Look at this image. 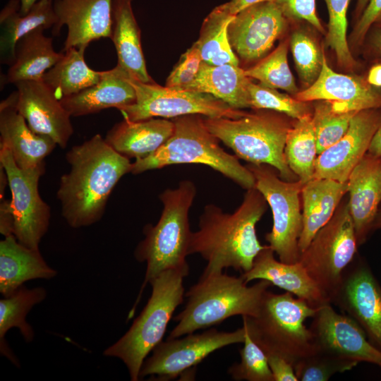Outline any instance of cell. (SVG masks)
<instances>
[{
  "label": "cell",
  "mask_w": 381,
  "mask_h": 381,
  "mask_svg": "<svg viewBox=\"0 0 381 381\" xmlns=\"http://www.w3.org/2000/svg\"><path fill=\"white\" fill-rule=\"evenodd\" d=\"M66 159L70 169L61 176L56 192L61 214L71 227L90 226L102 218L112 190L131 172L133 163L100 134L72 147Z\"/></svg>",
  "instance_id": "6da1fadb"
},
{
  "label": "cell",
  "mask_w": 381,
  "mask_h": 381,
  "mask_svg": "<svg viewBox=\"0 0 381 381\" xmlns=\"http://www.w3.org/2000/svg\"><path fill=\"white\" fill-rule=\"evenodd\" d=\"M243 202L232 213L219 207L205 206L198 230L191 233L188 254H200L207 264L203 272L231 267L241 274L249 271L257 255L267 246L260 244L256 224L267 209V202L255 187L246 190Z\"/></svg>",
  "instance_id": "7a4b0ae2"
},
{
  "label": "cell",
  "mask_w": 381,
  "mask_h": 381,
  "mask_svg": "<svg viewBox=\"0 0 381 381\" xmlns=\"http://www.w3.org/2000/svg\"><path fill=\"white\" fill-rule=\"evenodd\" d=\"M196 186L190 180H183L175 188H167L159 195L163 210L155 225L147 224L145 238L137 246L135 257L147 265L145 279L128 319L135 314L138 303L147 283L162 272L175 270L188 275L186 262L192 231L188 213L196 195Z\"/></svg>",
  "instance_id": "3957f363"
},
{
  "label": "cell",
  "mask_w": 381,
  "mask_h": 381,
  "mask_svg": "<svg viewBox=\"0 0 381 381\" xmlns=\"http://www.w3.org/2000/svg\"><path fill=\"white\" fill-rule=\"evenodd\" d=\"M271 285L268 281L260 279L248 286L241 276H230L222 271L203 272L186 293V305L174 318L177 325L167 339L194 333L235 315L255 317Z\"/></svg>",
  "instance_id": "277c9868"
},
{
  "label": "cell",
  "mask_w": 381,
  "mask_h": 381,
  "mask_svg": "<svg viewBox=\"0 0 381 381\" xmlns=\"http://www.w3.org/2000/svg\"><path fill=\"white\" fill-rule=\"evenodd\" d=\"M174 131L156 152L132 164L133 174L179 164L208 166L244 189L255 186L253 173L243 166L236 155L219 145V139L207 127L200 114H186L171 119Z\"/></svg>",
  "instance_id": "5b68a950"
},
{
  "label": "cell",
  "mask_w": 381,
  "mask_h": 381,
  "mask_svg": "<svg viewBox=\"0 0 381 381\" xmlns=\"http://www.w3.org/2000/svg\"><path fill=\"white\" fill-rule=\"evenodd\" d=\"M286 292H265L255 317L243 316V326L266 355H278L293 365L315 350L313 335L305 325L318 308Z\"/></svg>",
  "instance_id": "8992f818"
},
{
  "label": "cell",
  "mask_w": 381,
  "mask_h": 381,
  "mask_svg": "<svg viewBox=\"0 0 381 381\" xmlns=\"http://www.w3.org/2000/svg\"><path fill=\"white\" fill-rule=\"evenodd\" d=\"M237 119L205 118V122L219 141L238 159L250 164H268L286 181L298 180L288 166L284 147L290 125L275 111L256 109Z\"/></svg>",
  "instance_id": "52a82bcc"
},
{
  "label": "cell",
  "mask_w": 381,
  "mask_h": 381,
  "mask_svg": "<svg viewBox=\"0 0 381 381\" xmlns=\"http://www.w3.org/2000/svg\"><path fill=\"white\" fill-rule=\"evenodd\" d=\"M186 276L183 272L167 270L150 280L152 294L146 306L126 334L104 350V356L124 363L132 381L140 380L143 362L162 341L174 312L183 303Z\"/></svg>",
  "instance_id": "ba28073f"
},
{
  "label": "cell",
  "mask_w": 381,
  "mask_h": 381,
  "mask_svg": "<svg viewBox=\"0 0 381 381\" xmlns=\"http://www.w3.org/2000/svg\"><path fill=\"white\" fill-rule=\"evenodd\" d=\"M358 246L346 202L339 205L330 220L301 253L299 262L329 301L344 272L355 258Z\"/></svg>",
  "instance_id": "9c48e42d"
},
{
  "label": "cell",
  "mask_w": 381,
  "mask_h": 381,
  "mask_svg": "<svg viewBox=\"0 0 381 381\" xmlns=\"http://www.w3.org/2000/svg\"><path fill=\"white\" fill-rule=\"evenodd\" d=\"M246 167L255 177V187L272 210L273 225L265 235L266 241L280 261L298 262L301 256L298 240L303 229L300 196L303 183L299 180L282 179L277 169L268 164L249 163Z\"/></svg>",
  "instance_id": "30bf717a"
},
{
  "label": "cell",
  "mask_w": 381,
  "mask_h": 381,
  "mask_svg": "<svg viewBox=\"0 0 381 381\" xmlns=\"http://www.w3.org/2000/svg\"><path fill=\"white\" fill-rule=\"evenodd\" d=\"M128 78L135 90L136 99L130 105L117 109L126 119L138 121L155 117L171 119L186 114L237 119L246 114L207 93L164 87L155 82L143 83L128 75Z\"/></svg>",
  "instance_id": "8fae6325"
},
{
  "label": "cell",
  "mask_w": 381,
  "mask_h": 381,
  "mask_svg": "<svg viewBox=\"0 0 381 381\" xmlns=\"http://www.w3.org/2000/svg\"><path fill=\"white\" fill-rule=\"evenodd\" d=\"M0 164L4 167L11 190L13 234L26 247L39 249L50 220V207L41 198L38 184L44 165L32 169L19 168L8 148L0 145Z\"/></svg>",
  "instance_id": "7c38bea8"
},
{
  "label": "cell",
  "mask_w": 381,
  "mask_h": 381,
  "mask_svg": "<svg viewBox=\"0 0 381 381\" xmlns=\"http://www.w3.org/2000/svg\"><path fill=\"white\" fill-rule=\"evenodd\" d=\"M243 326L234 332L210 329L200 334H188L183 338L167 339L159 343L151 356L143 362L140 379L150 376L157 380H169L184 376L217 350L243 343Z\"/></svg>",
  "instance_id": "4fadbf2b"
},
{
  "label": "cell",
  "mask_w": 381,
  "mask_h": 381,
  "mask_svg": "<svg viewBox=\"0 0 381 381\" xmlns=\"http://www.w3.org/2000/svg\"><path fill=\"white\" fill-rule=\"evenodd\" d=\"M330 302L355 320L381 351V285L365 261L353 259Z\"/></svg>",
  "instance_id": "5bb4252c"
},
{
  "label": "cell",
  "mask_w": 381,
  "mask_h": 381,
  "mask_svg": "<svg viewBox=\"0 0 381 381\" xmlns=\"http://www.w3.org/2000/svg\"><path fill=\"white\" fill-rule=\"evenodd\" d=\"M287 20L277 4L271 1L250 6L235 15L227 33L239 61L251 63L265 57L286 30Z\"/></svg>",
  "instance_id": "9a60e30c"
},
{
  "label": "cell",
  "mask_w": 381,
  "mask_h": 381,
  "mask_svg": "<svg viewBox=\"0 0 381 381\" xmlns=\"http://www.w3.org/2000/svg\"><path fill=\"white\" fill-rule=\"evenodd\" d=\"M319 307L309 327L315 347L356 363L366 362L381 368V351L368 341L358 324L331 306Z\"/></svg>",
  "instance_id": "2e32d148"
},
{
  "label": "cell",
  "mask_w": 381,
  "mask_h": 381,
  "mask_svg": "<svg viewBox=\"0 0 381 381\" xmlns=\"http://www.w3.org/2000/svg\"><path fill=\"white\" fill-rule=\"evenodd\" d=\"M380 125V109L358 111L342 138L318 155L314 178L346 182L353 168L367 154Z\"/></svg>",
  "instance_id": "e0dca14e"
},
{
  "label": "cell",
  "mask_w": 381,
  "mask_h": 381,
  "mask_svg": "<svg viewBox=\"0 0 381 381\" xmlns=\"http://www.w3.org/2000/svg\"><path fill=\"white\" fill-rule=\"evenodd\" d=\"M17 87L16 107L36 133L52 139L65 148L73 133L71 115L42 80H23Z\"/></svg>",
  "instance_id": "ac0fdd59"
},
{
  "label": "cell",
  "mask_w": 381,
  "mask_h": 381,
  "mask_svg": "<svg viewBox=\"0 0 381 381\" xmlns=\"http://www.w3.org/2000/svg\"><path fill=\"white\" fill-rule=\"evenodd\" d=\"M113 0H53L56 23L52 34L66 25L68 33L62 52L70 48L86 49L90 42L111 38Z\"/></svg>",
  "instance_id": "d6986e66"
},
{
  "label": "cell",
  "mask_w": 381,
  "mask_h": 381,
  "mask_svg": "<svg viewBox=\"0 0 381 381\" xmlns=\"http://www.w3.org/2000/svg\"><path fill=\"white\" fill-rule=\"evenodd\" d=\"M295 98L302 102L326 100L341 111H359L381 109V90L370 85L358 76H351L334 71L327 64L325 55L320 73L306 90Z\"/></svg>",
  "instance_id": "ffe728a7"
},
{
  "label": "cell",
  "mask_w": 381,
  "mask_h": 381,
  "mask_svg": "<svg viewBox=\"0 0 381 381\" xmlns=\"http://www.w3.org/2000/svg\"><path fill=\"white\" fill-rule=\"evenodd\" d=\"M16 99L14 91L0 103V145L9 149L19 168L35 169L44 165V158L57 145L29 127L16 109Z\"/></svg>",
  "instance_id": "44dd1931"
},
{
  "label": "cell",
  "mask_w": 381,
  "mask_h": 381,
  "mask_svg": "<svg viewBox=\"0 0 381 381\" xmlns=\"http://www.w3.org/2000/svg\"><path fill=\"white\" fill-rule=\"evenodd\" d=\"M347 183L348 206L359 246L373 230L381 202V157L367 153L351 172Z\"/></svg>",
  "instance_id": "7402d4cb"
},
{
  "label": "cell",
  "mask_w": 381,
  "mask_h": 381,
  "mask_svg": "<svg viewBox=\"0 0 381 381\" xmlns=\"http://www.w3.org/2000/svg\"><path fill=\"white\" fill-rule=\"evenodd\" d=\"M274 253L270 246H267L257 255L252 268L241 274L246 284L255 279H264L305 300L314 308L331 303L299 261L296 263L278 261Z\"/></svg>",
  "instance_id": "603a6c76"
},
{
  "label": "cell",
  "mask_w": 381,
  "mask_h": 381,
  "mask_svg": "<svg viewBox=\"0 0 381 381\" xmlns=\"http://www.w3.org/2000/svg\"><path fill=\"white\" fill-rule=\"evenodd\" d=\"M171 119L150 118L131 121L123 119L107 133L104 140L116 152L131 159H143L156 152L173 135Z\"/></svg>",
  "instance_id": "cb8c5ba5"
},
{
  "label": "cell",
  "mask_w": 381,
  "mask_h": 381,
  "mask_svg": "<svg viewBox=\"0 0 381 381\" xmlns=\"http://www.w3.org/2000/svg\"><path fill=\"white\" fill-rule=\"evenodd\" d=\"M135 99V90L128 74L116 66L104 71L102 78L95 85L60 101L71 116L76 117L130 105Z\"/></svg>",
  "instance_id": "d4e9b609"
},
{
  "label": "cell",
  "mask_w": 381,
  "mask_h": 381,
  "mask_svg": "<svg viewBox=\"0 0 381 381\" xmlns=\"http://www.w3.org/2000/svg\"><path fill=\"white\" fill-rule=\"evenodd\" d=\"M348 183L329 179L313 178L301 190L303 229L298 240L300 253L310 243L317 232L332 217Z\"/></svg>",
  "instance_id": "484cf974"
},
{
  "label": "cell",
  "mask_w": 381,
  "mask_h": 381,
  "mask_svg": "<svg viewBox=\"0 0 381 381\" xmlns=\"http://www.w3.org/2000/svg\"><path fill=\"white\" fill-rule=\"evenodd\" d=\"M133 0H113L112 40L117 54L116 66L131 78L154 83L149 75L143 55L140 29L132 6Z\"/></svg>",
  "instance_id": "4316f807"
},
{
  "label": "cell",
  "mask_w": 381,
  "mask_h": 381,
  "mask_svg": "<svg viewBox=\"0 0 381 381\" xmlns=\"http://www.w3.org/2000/svg\"><path fill=\"white\" fill-rule=\"evenodd\" d=\"M57 274L50 267L39 249L30 248L18 241L13 235L0 241V292L8 296L35 279H52Z\"/></svg>",
  "instance_id": "83f0119b"
},
{
  "label": "cell",
  "mask_w": 381,
  "mask_h": 381,
  "mask_svg": "<svg viewBox=\"0 0 381 381\" xmlns=\"http://www.w3.org/2000/svg\"><path fill=\"white\" fill-rule=\"evenodd\" d=\"M19 0H9L0 12V61L11 66L16 46L23 36L38 28H53L57 18L53 0H37L26 14L20 12Z\"/></svg>",
  "instance_id": "f1b7e54d"
},
{
  "label": "cell",
  "mask_w": 381,
  "mask_h": 381,
  "mask_svg": "<svg viewBox=\"0 0 381 381\" xmlns=\"http://www.w3.org/2000/svg\"><path fill=\"white\" fill-rule=\"evenodd\" d=\"M44 28L35 29L20 38L16 46L15 59L4 77V83L40 80L63 56L53 47L52 38Z\"/></svg>",
  "instance_id": "f546056e"
},
{
  "label": "cell",
  "mask_w": 381,
  "mask_h": 381,
  "mask_svg": "<svg viewBox=\"0 0 381 381\" xmlns=\"http://www.w3.org/2000/svg\"><path fill=\"white\" fill-rule=\"evenodd\" d=\"M250 80L240 66L202 62L194 80L181 89L210 94L234 109H241L251 108L248 90Z\"/></svg>",
  "instance_id": "4dcf8cb0"
},
{
  "label": "cell",
  "mask_w": 381,
  "mask_h": 381,
  "mask_svg": "<svg viewBox=\"0 0 381 381\" xmlns=\"http://www.w3.org/2000/svg\"><path fill=\"white\" fill-rule=\"evenodd\" d=\"M85 49L70 48L62 58L43 75L42 80L60 100L97 83L104 71L90 68L85 61Z\"/></svg>",
  "instance_id": "1f68e13d"
},
{
  "label": "cell",
  "mask_w": 381,
  "mask_h": 381,
  "mask_svg": "<svg viewBox=\"0 0 381 381\" xmlns=\"http://www.w3.org/2000/svg\"><path fill=\"white\" fill-rule=\"evenodd\" d=\"M47 295L42 287L28 289L22 286L0 300V346L3 356L9 358L14 364L17 360L13 355L5 341L6 332L13 327H17L26 341L33 339L34 332L26 322V315L31 308L42 301Z\"/></svg>",
  "instance_id": "d6a6232c"
},
{
  "label": "cell",
  "mask_w": 381,
  "mask_h": 381,
  "mask_svg": "<svg viewBox=\"0 0 381 381\" xmlns=\"http://www.w3.org/2000/svg\"><path fill=\"white\" fill-rule=\"evenodd\" d=\"M234 16L225 3L214 8L205 18L196 41L203 62L211 65L240 66L227 33L228 25Z\"/></svg>",
  "instance_id": "836d02e7"
},
{
  "label": "cell",
  "mask_w": 381,
  "mask_h": 381,
  "mask_svg": "<svg viewBox=\"0 0 381 381\" xmlns=\"http://www.w3.org/2000/svg\"><path fill=\"white\" fill-rule=\"evenodd\" d=\"M284 155L290 169L303 184L314 178L318 155L312 114L296 119L289 128Z\"/></svg>",
  "instance_id": "e575fe53"
},
{
  "label": "cell",
  "mask_w": 381,
  "mask_h": 381,
  "mask_svg": "<svg viewBox=\"0 0 381 381\" xmlns=\"http://www.w3.org/2000/svg\"><path fill=\"white\" fill-rule=\"evenodd\" d=\"M287 52V42L284 41L255 65L244 69L245 75L265 86L296 95L298 90L288 64Z\"/></svg>",
  "instance_id": "d590c367"
},
{
  "label": "cell",
  "mask_w": 381,
  "mask_h": 381,
  "mask_svg": "<svg viewBox=\"0 0 381 381\" xmlns=\"http://www.w3.org/2000/svg\"><path fill=\"white\" fill-rule=\"evenodd\" d=\"M312 113L318 155L334 145L346 133L358 111H341L326 100H317Z\"/></svg>",
  "instance_id": "8d00e7d4"
},
{
  "label": "cell",
  "mask_w": 381,
  "mask_h": 381,
  "mask_svg": "<svg viewBox=\"0 0 381 381\" xmlns=\"http://www.w3.org/2000/svg\"><path fill=\"white\" fill-rule=\"evenodd\" d=\"M357 364L315 347L313 352L298 360L294 368L298 380L327 381L334 374L351 370Z\"/></svg>",
  "instance_id": "74e56055"
},
{
  "label": "cell",
  "mask_w": 381,
  "mask_h": 381,
  "mask_svg": "<svg viewBox=\"0 0 381 381\" xmlns=\"http://www.w3.org/2000/svg\"><path fill=\"white\" fill-rule=\"evenodd\" d=\"M248 90L250 107L254 109L272 110L295 119L312 114L306 102L293 98L260 83L256 84L250 80Z\"/></svg>",
  "instance_id": "f35d334b"
},
{
  "label": "cell",
  "mask_w": 381,
  "mask_h": 381,
  "mask_svg": "<svg viewBox=\"0 0 381 381\" xmlns=\"http://www.w3.org/2000/svg\"><path fill=\"white\" fill-rule=\"evenodd\" d=\"M329 13L325 43L332 49L339 64L346 68L355 66L346 39V13L350 0H325Z\"/></svg>",
  "instance_id": "ab89813d"
},
{
  "label": "cell",
  "mask_w": 381,
  "mask_h": 381,
  "mask_svg": "<svg viewBox=\"0 0 381 381\" xmlns=\"http://www.w3.org/2000/svg\"><path fill=\"white\" fill-rule=\"evenodd\" d=\"M245 330L243 346L240 350V362L231 365L228 373L237 381H274L267 355Z\"/></svg>",
  "instance_id": "60d3db41"
},
{
  "label": "cell",
  "mask_w": 381,
  "mask_h": 381,
  "mask_svg": "<svg viewBox=\"0 0 381 381\" xmlns=\"http://www.w3.org/2000/svg\"><path fill=\"white\" fill-rule=\"evenodd\" d=\"M290 47L300 78L310 86L320 73L324 54L314 40L301 31L292 34Z\"/></svg>",
  "instance_id": "b9f144b4"
},
{
  "label": "cell",
  "mask_w": 381,
  "mask_h": 381,
  "mask_svg": "<svg viewBox=\"0 0 381 381\" xmlns=\"http://www.w3.org/2000/svg\"><path fill=\"white\" fill-rule=\"evenodd\" d=\"M203 61L197 42L188 49L180 57L166 80L165 86L183 88L198 75Z\"/></svg>",
  "instance_id": "7bdbcfd3"
},
{
  "label": "cell",
  "mask_w": 381,
  "mask_h": 381,
  "mask_svg": "<svg viewBox=\"0 0 381 381\" xmlns=\"http://www.w3.org/2000/svg\"><path fill=\"white\" fill-rule=\"evenodd\" d=\"M275 3L287 20H305L325 32L317 15L315 0H276Z\"/></svg>",
  "instance_id": "ee69618b"
},
{
  "label": "cell",
  "mask_w": 381,
  "mask_h": 381,
  "mask_svg": "<svg viewBox=\"0 0 381 381\" xmlns=\"http://www.w3.org/2000/svg\"><path fill=\"white\" fill-rule=\"evenodd\" d=\"M381 14V0H369L351 35L353 43L360 44Z\"/></svg>",
  "instance_id": "f6af8a7d"
},
{
  "label": "cell",
  "mask_w": 381,
  "mask_h": 381,
  "mask_svg": "<svg viewBox=\"0 0 381 381\" xmlns=\"http://www.w3.org/2000/svg\"><path fill=\"white\" fill-rule=\"evenodd\" d=\"M274 381H298L294 365L285 358L275 354L267 355Z\"/></svg>",
  "instance_id": "bcb514c9"
},
{
  "label": "cell",
  "mask_w": 381,
  "mask_h": 381,
  "mask_svg": "<svg viewBox=\"0 0 381 381\" xmlns=\"http://www.w3.org/2000/svg\"><path fill=\"white\" fill-rule=\"evenodd\" d=\"M10 200L0 198V232L4 236L13 235V219Z\"/></svg>",
  "instance_id": "7dc6e473"
},
{
  "label": "cell",
  "mask_w": 381,
  "mask_h": 381,
  "mask_svg": "<svg viewBox=\"0 0 381 381\" xmlns=\"http://www.w3.org/2000/svg\"><path fill=\"white\" fill-rule=\"evenodd\" d=\"M265 1L275 2L276 0H231L226 4L230 13L233 15H236L242 10L250 6Z\"/></svg>",
  "instance_id": "c3c4849f"
},
{
  "label": "cell",
  "mask_w": 381,
  "mask_h": 381,
  "mask_svg": "<svg viewBox=\"0 0 381 381\" xmlns=\"http://www.w3.org/2000/svg\"><path fill=\"white\" fill-rule=\"evenodd\" d=\"M368 153L373 157H381V125L372 138Z\"/></svg>",
  "instance_id": "681fc988"
},
{
  "label": "cell",
  "mask_w": 381,
  "mask_h": 381,
  "mask_svg": "<svg viewBox=\"0 0 381 381\" xmlns=\"http://www.w3.org/2000/svg\"><path fill=\"white\" fill-rule=\"evenodd\" d=\"M367 81L375 87H381V64H377L370 68Z\"/></svg>",
  "instance_id": "f907efd6"
},
{
  "label": "cell",
  "mask_w": 381,
  "mask_h": 381,
  "mask_svg": "<svg viewBox=\"0 0 381 381\" xmlns=\"http://www.w3.org/2000/svg\"><path fill=\"white\" fill-rule=\"evenodd\" d=\"M371 50L381 59V28L376 29L370 40Z\"/></svg>",
  "instance_id": "816d5d0a"
},
{
  "label": "cell",
  "mask_w": 381,
  "mask_h": 381,
  "mask_svg": "<svg viewBox=\"0 0 381 381\" xmlns=\"http://www.w3.org/2000/svg\"><path fill=\"white\" fill-rule=\"evenodd\" d=\"M20 3V12L21 14L24 15L26 14L32 7V6L37 1V0H19Z\"/></svg>",
  "instance_id": "f5cc1de1"
},
{
  "label": "cell",
  "mask_w": 381,
  "mask_h": 381,
  "mask_svg": "<svg viewBox=\"0 0 381 381\" xmlns=\"http://www.w3.org/2000/svg\"><path fill=\"white\" fill-rule=\"evenodd\" d=\"M369 0H358L356 8V15L360 17L365 8Z\"/></svg>",
  "instance_id": "db71d44e"
},
{
  "label": "cell",
  "mask_w": 381,
  "mask_h": 381,
  "mask_svg": "<svg viewBox=\"0 0 381 381\" xmlns=\"http://www.w3.org/2000/svg\"><path fill=\"white\" fill-rule=\"evenodd\" d=\"M381 228V211L377 212V214L376 216V218L375 219L373 229H377Z\"/></svg>",
  "instance_id": "11a10c76"
},
{
  "label": "cell",
  "mask_w": 381,
  "mask_h": 381,
  "mask_svg": "<svg viewBox=\"0 0 381 381\" xmlns=\"http://www.w3.org/2000/svg\"><path fill=\"white\" fill-rule=\"evenodd\" d=\"M375 23L376 24H378V25H380V28H381V14L379 16V17L377 18L376 21L375 22Z\"/></svg>",
  "instance_id": "9f6ffc18"
}]
</instances>
